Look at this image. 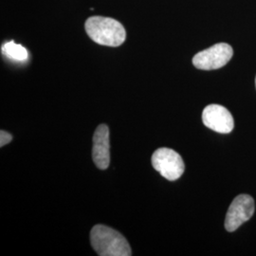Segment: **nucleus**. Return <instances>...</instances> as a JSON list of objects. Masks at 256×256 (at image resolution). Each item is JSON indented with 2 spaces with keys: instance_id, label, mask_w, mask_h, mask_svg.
Segmentation results:
<instances>
[{
  "instance_id": "obj_1",
  "label": "nucleus",
  "mask_w": 256,
  "mask_h": 256,
  "mask_svg": "<svg viewBox=\"0 0 256 256\" xmlns=\"http://www.w3.org/2000/svg\"><path fill=\"white\" fill-rule=\"evenodd\" d=\"M93 250L100 256H130L132 250L126 238L104 225H96L90 232Z\"/></svg>"
},
{
  "instance_id": "obj_2",
  "label": "nucleus",
  "mask_w": 256,
  "mask_h": 256,
  "mask_svg": "<svg viewBox=\"0 0 256 256\" xmlns=\"http://www.w3.org/2000/svg\"><path fill=\"white\" fill-rule=\"evenodd\" d=\"M84 27L92 40L102 46H119L126 38L124 26L110 18L92 16L86 21Z\"/></svg>"
},
{
  "instance_id": "obj_3",
  "label": "nucleus",
  "mask_w": 256,
  "mask_h": 256,
  "mask_svg": "<svg viewBox=\"0 0 256 256\" xmlns=\"http://www.w3.org/2000/svg\"><path fill=\"white\" fill-rule=\"evenodd\" d=\"M151 160L154 169L171 182L178 180L185 169L182 158L170 148H158L154 152Z\"/></svg>"
},
{
  "instance_id": "obj_4",
  "label": "nucleus",
  "mask_w": 256,
  "mask_h": 256,
  "mask_svg": "<svg viewBox=\"0 0 256 256\" xmlns=\"http://www.w3.org/2000/svg\"><path fill=\"white\" fill-rule=\"evenodd\" d=\"M232 55L234 50L229 44L218 43L194 55L192 64L202 70H218L229 63Z\"/></svg>"
},
{
  "instance_id": "obj_5",
  "label": "nucleus",
  "mask_w": 256,
  "mask_h": 256,
  "mask_svg": "<svg viewBox=\"0 0 256 256\" xmlns=\"http://www.w3.org/2000/svg\"><path fill=\"white\" fill-rule=\"evenodd\" d=\"M256 210L254 200L248 194H239L230 205L225 220V229L234 232L250 220Z\"/></svg>"
},
{
  "instance_id": "obj_6",
  "label": "nucleus",
  "mask_w": 256,
  "mask_h": 256,
  "mask_svg": "<svg viewBox=\"0 0 256 256\" xmlns=\"http://www.w3.org/2000/svg\"><path fill=\"white\" fill-rule=\"evenodd\" d=\"M202 122L205 126L212 130L228 134L234 128V120L229 110L220 104H210L202 112Z\"/></svg>"
},
{
  "instance_id": "obj_7",
  "label": "nucleus",
  "mask_w": 256,
  "mask_h": 256,
  "mask_svg": "<svg viewBox=\"0 0 256 256\" xmlns=\"http://www.w3.org/2000/svg\"><path fill=\"white\" fill-rule=\"evenodd\" d=\"M92 158L95 165L106 170L110 164V128L106 124H100L93 135Z\"/></svg>"
},
{
  "instance_id": "obj_8",
  "label": "nucleus",
  "mask_w": 256,
  "mask_h": 256,
  "mask_svg": "<svg viewBox=\"0 0 256 256\" xmlns=\"http://www.w3.org/2000/svg\"><path fill=\"white\" fill-rule=\"evenodd\" d=\"M2 54L10 60L16 62H24L28 60V50L21 45L16 44L14 41H10L2 46Z\"/></svg>"
},
{
  "instance_id": "obj_9",
  "label": "nucleus",
  "mask_w": 256,
  "mask_h": 256,
  "mask_svg": "<svg viewBox=\"0 0 256 256\" xmlns=\"http://www.w3.org/2000/svg\"><path fill=\"white\" fill-rule=\"evenodd\" d=\"M12 136L10 134L4 130H1V132H0V146L2 147L12 142Z\"/></svg>"
},
{
  "instance_id": "obj_10",
  "label": "nucleus",
  "mask_w": 256,
  "mask_h": 256,
  "mask_svg": "<svg viewBox=\"0 0 256 256\" xmlns=\"http://www.w3.org/2000/svg\"></svg>"
}]
</instances>
